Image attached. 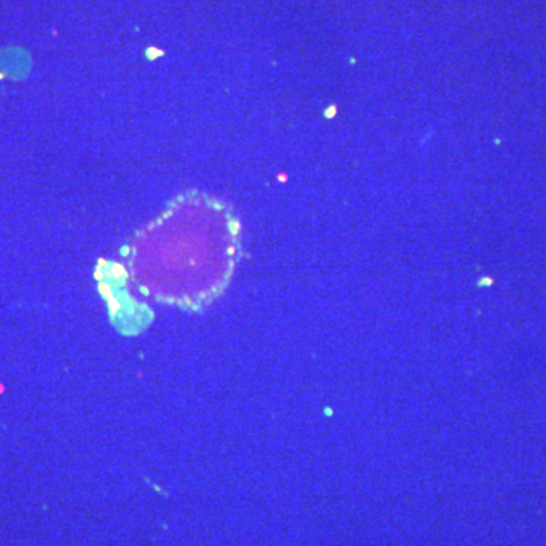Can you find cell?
<instances>
[{
	"instance_id": "obj_1",
	"label": "cell",
	"mask_w": 546,
	"mask_h": 546,
	"mask_svg": "<svg viewBox=\"0 0 546 546\" xmlns=\"http://www.w3.org/2000/svg\"><path fill=\"white\" fill-rule=\"evenodd\" d=\"M119 308H120V304H119V302H116V301H111V313L116 314V313L119 312Z\"/></svg>"
},
{
	"instance_id": "obj_2",
	"label": "cell",
	"mask_w": 546,
	"mask_h": 546,
	"mask_svg": "<svg viewBox=\"0 0 546 546\" xmlns=\"http://www.w3.org/2000/svg\"><path fill=\"white\" fill-rule=\"evenodd\" d=\"M101 290H102V293H104V294H108V296H109V287H106L105 284H102V285H101Z\"/></svg>"
}]
</instances>
